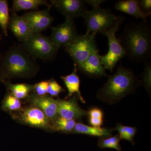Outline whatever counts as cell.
<instances>
[{
	"label": "cell",
	"mask_w": 151,
	"mask_h": 151,
	"mask_svg": "<svg viewBox=\"0 0 151 151\" xmlns=\"http://www.w3.org/2000/svg\"><path fill=\"white\" fill-rule=\"evenodd\" d=\"M118 38L132 62H145L150 58L151 28L147 21L128 24Z\"/></svg>",
	"instance_id": "cell-1"
},
{
	"label": "cell",
	"mask_w": 151,
	"mask_h": 151,
	"mask_svg": "<svg viewBox=\"0 0 151 151\" xmlns=\"http://www.w3.org/2000/svg\"><path fill=\"white\" fill-rule=\"evenodd\" d=\"M72 132L102 138L111 137L112 133V130L108 128L89 127L80 123L76 124Z\"/></svg>",
	"instance_id": "cell-19"
},
{
	"label": "cell",
	"mask_w": 151,
	"mask_h": 151,
	"mask_svg": "<svg viewBox=\"0 0 151 151\" xmlns=\"http://www.w3.org/2000/svg\"><path fill=\"white\" fill-rule=\"evenodd\" d=\"M39 66L21 44H14L2 54L0 82L13 78H30L36 75Z\"/></svg>",
	"instance_id": "cell-2"
},
{
	"label": "cell",
	"mask_w": 151,
	"mask_h": 151,
	"mask_svg": "<svg viewBox=\"0 0 151 151\" xmlns=\"http://www.w3.org/2000/svg\"><path fill=\"white\" fill-rule=\"evenodd\" d=\"M65 89L60 86L55 79L52 78L48 81L47 93L52 96H57L60 93L64 92Z\"/></svg>",
	"instance_id": "cell-26"
},
{
	"label": "cell",
	"mask_w": 151,
	"mask_h": 151,
	"mask_svg": "<svg viewBox=\"0 0 151 151\" xmlns=\"http://www.w3.org/2000/svg\"><path fill=\"white\" fill-rule=\"evenodd\" d=\"M50 9L30 11L22 16L27 22L33 34L42 33L51 27L54 19L50 13Z\"/></svg>",
	"instance_id": "cell-9"
},
{
	"label": "cell",
	"mask_w": 151,
	"mask_h": 151,
	"mask_svg": "<svg viewBox=\"0 0 151 151\" xmlns=\"http://www.w3.org/2000/svg\"><path fill=\"white\" fill-rule=\"evenodd\" d=\"M21 45L35 60L48 61L54 58L59 49L54 45L50 37L42 33L33 34Z\"/></svg>",
	"instance_id": "cell-4"
},
{
	"label": "cell",
	"mask_w": 151,
	"mask_h": 151,
	"mask_svg": "<svg viewBox=\"0 0 151 151\" xmlns=\"http://www.w3.org/2000/svg\"><path fill=\"white\" fill-rule=\"evenodd\" d=\"M30 103L33 106L40 109L50 120H54L58 115L57 100L46 96H39L35 93L29 96Z\"/></svg>",
	"instance_id": "cell-14"
},
{
	"label": "cell",
	"mask_w": 151,
	"mask_h": 151,
	"mask_svg": "<svg viewBox=\"0 0 151 151\" xmlns=\"http://www.w3.org/2000/svg\"><path fill=\"white\" fill-rule=\"evenodd\" d=\"M139 6L141 10L147 15H150L151 14V0H138Z\"/></svg>",
	"instance_id": "cell-28"
},
{
	"label": "cell",
	"mask_w": 151,
	"mask_h": 151,
	"mask_svg": "<svg viewBox=\"0 0 151 151\" xmlns=\"http://www.w3.org/2000/svg\"><path fill=\"white\" fill-rule=\"evenodd\" d=\"M85 2L93 7V8L100 7V5L105 2V0H85Z\"/></svg>",
	"instance_id": "cell-31"
},
{
	"label": "cell",
	"mask_w": 151,
	"mask_h": 151,
	"mask_svg": "<svg viewBox=\"0 0 151 151\" xmlns=\"http://www.w3.org/2000/svg\"><path fill=\"white\" fill-rule=\"evenodd\" d=\"M151 63L146 61L145 63L144 70L141 76L142 82L147 90L150 91L151 89Z\"/></svg>",
	"instance_id": "cell-25"
},
{
	"label": "cell",
	"mask_w": 151,
	"mask_h": 151,
	"mask_svg": "<svg viewBox=\"0 0 151 151\" xmlns=\"http://www.w3.org/2000/svg\"><path fill=\"white\" fill-rule=\"evenodd\" d=\"M99 50L94 52L86 61L77 68L81 72L89 77L98 78L107 76L105 68L101 63Z\"/></svg>",
	"instance_id": "cell-13"
},
{
	"label": "cell",
	"mask_w": 151,
	"mask_h": 151,
	"mask_svg": "<svg viewBox=\"0 0 151 151\" xmlns=\"http://www.w3.org/2000/svg\"><path fill=\"white\" fill-rule=\"evenodd\" d=\"M115 9L135 17L137 19H141L143 21H147L148 16L141 10L138 3V0H122L116 3Z\"/></svg>",
	"instance_id": "cell-16"
},
{
	"label": "cell",
	"mask_w": 151,
	"mask_h": 151,
	"mask_svg": "<svg viewBox=\"0 0 151 151\" xmlns=\"http://www.w3.org/2000/svg\"><path fill=\"white\" fill-rule=\"evenodd\" d=\"M2 39L3 34L0 33V43H1V42L2 40ZM2 54V53H0V60H1V58Z\"/></svg>",
	"instance_id": "cell-33"
},
{
	"label": "cell",
	"mask_w": 151,
	"mask_h": 151,
	"mask_svg": "<svg viewBox=\"0 0 151 151\" xmlns=\"http://www.w3.org/2000/svg\"><path fill=\"white\" fill-rule=\"evenodd\" d=\"M22 123L32 127L47 129L51 127L50 120L39 108L33 106L25 109L19 117Z\"/></svg>",
	"instance_id": "cell-11"
},
{
	"label": "cell",
	"mask_w": 151,
	"mask_h": 151,
	"mask_svg": "<svg viewBox=\"0 0 151 151\" xmlns=\"http://www.w3.org/2000/svg\"><path fill=\"white\" fill-rule=\"evenodd\" d=\"M50 3L66 19L83 17L87 11L86 3L83 0H51Z\"/></svg>",
	"instance_id": "cell-10"
},
{
	"label": "cell",
	"mask_w": 151,
	"mask_h": 151,
	"mask_svg": "<svg viewBox=\"0 0 151 151\" xmlns=\"http://www.w3.org/2000/svg\"><path fill=\"white\" fill-rule=\"evenodd\" d=\"M125 19V18L119 16L116 24L112 27L102 32L107 37L109 49L107 54L100 55L101 63L105 69L113 72V69L120 60L126 56L125 51L121 45L119 38L116 37V33Z\"/></svg>",
	"instance_id": "cell-5"
},
{
	"label": "cell",
	"mask_w": 151,
	"mask_h": 151,
	"mask_svg": "<svg viewBox=\"0 0 151 151\" xmlns=\"http://www.w3.org/2000/svg\"><path fill=\"white\" fill-rule=\"evenodd\" d=\"M121 138L119 135L114 137L105 138H100L98 142V146L100 148H112L117 151H122V147L120 145Z\"/></svg>",
	"instance_id": "cell-23"
},
{
	"label": "cell",
	"mask_w": 151,
	"mask_h": 151,
	"mask_svg": "<svg viewBox=\"0 0 151 151\" xmlns=\"http://www.w3.org/2000/svg\"><path fill=\"white\" fill-rule=\"evenodd\" d=\"M127 134V139L126 140L131 142L133 145L134 144V137L137 133V128L136 127L125 126Z\"/></svg>",
	"instance_id": "cell-29"
},
{
	"label": "cell",
	"mask_w": 151,
	"mask_h": 151,
	"mask_svg": "<svg viewBox=\"0 0 151 151\" xmlns=\"http://www.w3.org/2000/svg\"><path fill=\"white\" fill-rule=\"evenodd\" d=\"M8 29L21 43L26 40L33 34L27 22L23 17L18 15L17 13H12Z\"/></svg>",
	"instance_id": "cell-15"
},
{
	"label": "cell",
	"mask_w": 151,
	"mask_h": 151,
	"mask_svg": "<svg viewBox=\"0 0 151 151\" xmlns=\"http://www.w3.org/2000/svg\"><path fill=\"white\" fill-rule=\"evenodd\" d=\"M48 81H40L34 85L33 91L35 94L39 96H45L47 93Z\"/></svg>",
	"instance_id": "cell-27"
},
{
	"label": "cell",
	"mask_w": 151,
	"mask_h": 151,
	"mask_svg": "<svg viewBox=\"0 0 151 151\" xmlns=\"http://www.w3.org/2000/svg\"><path fill=\"white\" fill-rule=\"evenodd\" d=\"M89 117L103 119V113L100 109L97 108H92L88 112Z\"/></svg>",
	"instance_id": "cell-30"
},
{
	"label": "cell",
	"mask_w": 151,
	"mask_h": 151,
	"mask_svg": "<svg viewBox=\"0 0 151 151\" xmlns=\"http://www.w3.org/2000/svg\"><path fill=\"white\" fill-rule=\"evenodd\" d=\"M59 116L67 119L74 120L86 116L88 112L81 109L78 105L76 96L68 100H57Z\"/></svg>",
	"instance_id": "cell-12"
},
{
	"label": "cell",
	"mask_w": 151,
	"mask_h": 151,
	"mask_svg": "<svg viewBox=\"0 0 151 151\" xmlns=\"http://www.w3.org/2000/svg\"><path fill=\"white\" fill-rule=\"evenodd\" d=\"M118 17L115 16L110 9L102 8L100 7L86 11L83 16L87 26L85 34L102 33L114 26Z\"/></svg>",
	"instance_id": "cell-6"
},
{
	"label": "cell",
	"mask_w": 151,
	"mask_h": 151,
	"mask_svg": "<svg viewBox=\"0 0 151 151\" xmlns=\"http://www.w3.org/2000/svg\"><path fill=\"white\" fill-rule=\"evenodd\" d=\"M77 69L76 64L74 63L73 72L65 76H60V78L64 82L68 91L67 97H71L73 94L76 93L79 100L82 103H85V101L81 96L80 91V81L77 73Z\"/></svg>",
	"instance_id": "cell-17"
},
{
	"label": "cell",
	"mask_w": 151,
	"mask_h": 151,
	"mask_svg": "<svg viewBox=\"0 0 151 151\" xmlns=\"http://www.w3.org/2000/svg\"><path fill=\"white\" fill-rule=\"evenodd\" d=\"M89 122L92 127H100L103 124V119L89 117Z\"/></svg>",
	"instance_id": "cell-32"
},
{
	"label": "cell",
	"mask_w": 151,
	"mask_h": 151,
	"mask_svg": "<svg viewBox=\"0 0 151 151\" xmlns=\"http://www.w3.org/2000/svg\"><path fill=\"white\" fill-rule=\"evenodd\" d=\"M94 34L78 35L67 45L65 51L71 57L77 67L86 61L94 52L98 50Z\"/></svg>",
	"instance_id": "cell-7"
},
{
	"label": "cell",
	"mask_w": 151,
	"mask_h": 151,
	"mask_svg": "<svg viewBox=\"0 0 151 151\" xmlns=\"http://www.w3.org/2000/svg\"><path fill=\"white\" fill-rule=\"evenodd\" d=\"M41 6L52 7L50 3L47 0H13L10 11L12 13L21 11H37Z\"/></svg>",
	"instance_id": "cell-18"
},
{
	"label": "cell",
	"mask_w": 151,
	"mask_h": 151,
	"mask_svg": "<svg viewBox=\"0 0 151 151\" xmlns=\"http://www.w3.org/2000/svg\"><path fill=\"white\" fill-rule=\"evenodd\" d=\"M139 85L138 78L133 71L121 65L99 89L97 96L105 103L113 104L134 92Z\"/></svg>",
	"instance_id": "cell-3"
},
{
	"label": "cell",
	"mask_w": 151,
	"mask_h": 151,
	"mask_svg": "<svg viewBox=\"0 0 151 151\" xmlns=\"http://www.w3.org/2000/svg\"><path fill=\"white\" fill-rule=\"evenodd\" d=\"M52 129L55 131L65 133L72 132L76 122L74 120H67L60 116L54 119Z\"/></svg>",
	"instance_id": "cell-22"
},
{
	"label": "cell",
	"mask_w": 151,
	"mask_h": 151,
	"mask_svg": "<svg viewBox=\"0 0 151 151\" xmlns=\"http://www.w3.org/2000/svg\"><path fill=\"white\" fill-rule=\"evenodd\" d=\"M8 1L0 0V27L6 37L8 35V30L10 19Z\"/></svg>",
	"instance_id": "cell-21"
},
{
	"label": "cell",
	"mask_w": 151,
	"mask_h": 151,
	"mask_svg": "<svg viewBox=\"0 0 151 151\" xmlns=\"http://www.w3.org/2000/svg\"><path fill=\"white\" fill-rule=\"evenodd\" d=\"M3 83L6 86L9 93L19 100L28 97L33 91V85L25 83L14 84L8 81H4Z\"/></svg>",
	"instance_id": "cell-20"
},
{
	"label": "cell",
	"mask_w": 151,
	"mask_h": 151,
	"mask_svg": "<svg viewBox=\"0 0 151 151\" xmlns=\"http://www.w3.org/2000/svg\"><path fill=\"white\" fill-rule=\"evenodd\" d=\"M21 107L22 104L19 100L9 92L6 94L2 104L3 110L10 112L18 111Z\"/></svg>",
	"instance_id": "cell-24"
},
{
	"label": "cell",
	"mask_w": 151,
	"mask_h": 151,
	"mask_svg": "<svg viewBox=\"0 0 151 151\" xmlns=\"http://www.w3.org/2000/svg\"><path fill=\"white\" fill-rule=\"evenodd\" d=\"M78 35L73 19L66 18L63 23L51 27L50 37L54 45L60 49L71 43Z\"/></svg>",
	"instance_id": "cell-8"
}]
</instances>
